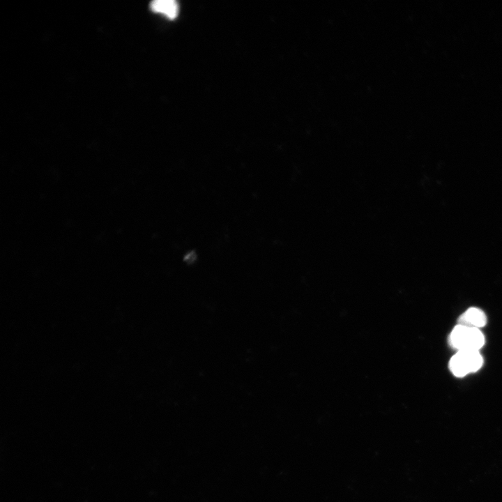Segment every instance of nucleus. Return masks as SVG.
<instances>
[{
    "instance_id": "f03ea898",
    "label": "nucleus",
    "mask_w": 502,
    "mask_h": 502,
    "mask_svg": "<svg viewBox=\"0 0 502 502\" xmlns=\"http://www.w3.org/2000/svg\"><path fill=\"white\" fill-rule=\"evenodd\" d=\"M482 363L483 360L479 351H457L451 358L449 367L455 376L462 377L469 373L478 371Z\"/></svg>"
},
{
    "instance_id": "f257e3e1",
    "label": "nucleus",
    "mask_w": 502,
    "mask_h": 502,
    "mask_svg": "<svg viewBox=\"0 0 502 502\" xmlns=\"http://www.w3.org/2000/svg\"><path fill=\"white\" fill-rule=\"evenodd\" d=\"M449 340L457 351H479L485 344L484 335L479 328L460 324L452 329Z\"/></svg>"
},
{
    "instance_id": "7ed1b4c3",
    "label": "nucleus",
    "mask_w": 502,
    "mask_h": 502,
    "mask_svg": "<svg viewBox=\"0 0 502 502\" xmlns=\"http://www.w3.org/2000/svg\"><path fill=\"white\" fill-rule=\"evenodd\" d=\"M459 324L473 328H481L487 323L486 315L477 307H470L459 318Z\"/></svg>"
},
{
    "instance_id": "20e7f679",
    "label": "nucleus",
    "mask_w": 502,
    "mask_h": 502,
    "mask_svg": "<svg viewBox=\"0 0 502 502\" xmlns=\"http://www.w3.org/2000/svg\"><path fill=\"white\" fill-rule=\"evenodd\" d=\"M153 11L161 13L170 20L175 19L178 13V4L174 0H155L151 3Z\"/></svg>"
}]
</instances>
